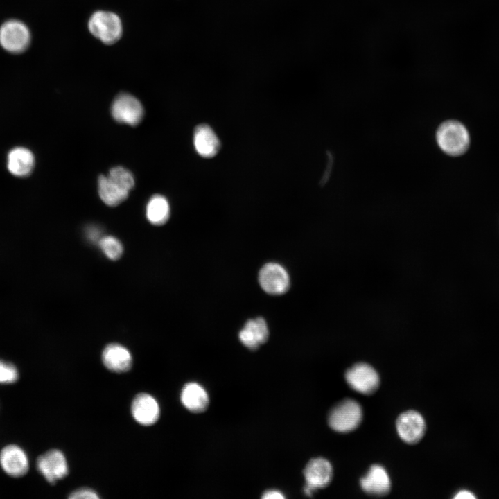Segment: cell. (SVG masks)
Wrapping results in <instances>:
<instances>
[{
  "label": "cell",
  "mask_w": 499,
  "mask_h": 499,
  "mask_svg": "<svg viewBox=\"0 0 499 499\" xmlns=\"http://www.w3.org/2000/svg\"><path fill=\"white\" fill-rule=\"evenodd\" d=\"M18 377L17 369L13 365L0 360V383H13Z\"/></svg>",
  "instance_id": "603a6c76"
},
{
  "label": "cell",
  "mask_w": 499,
  "mask_h": 499,
  "mask_svg": "<svg viewBox=\"0 0 499 499\" xmlns=\"http://www.w3.org/2000/svg\"><path fill=\"white\" fill-rule=\"evenodd\" d=\"M362 490L371 496H383L391 489V482L386 470L380 465H372L360 479Z\"/></svg>",
  "instance_id": "7c38bea8"
},
{
  "label": "cell",
  "mask_w": 499,
  "mask_h": 499,
  "mask_svg": "<svg viewBox=\"0 0 499 499\" xmlns=\"http://www.w3.org/2000/svg\"><path fill=\"white\" fill-rule=\"evenodd\" d=\"M111 112L116 121L130 125H137L143 116L141 103L128 94H121L114 99Z\"/></svg>",
  "instance_id": "8992f818"
},
{
  "label": "cell",
  "mask_w": 499,
  "mask_h": 499,
  "mask_svg": "<svg viewBox=\"0 0 499 499\" xmlns=\"http://www.w3.org/2000/svg\"><path fill=\"white\" fill-rule=\"evenodd\" d=\"M102 360L104 365L114 372L128 371L132 365V358L130 351L119 344H110L103 350Z\"/></svg>",
  "instance_id": "2e32d148"
},
{
  "label": "cell",
  "mask_w": 499,
  "mask_h": 499,
  "mask_svg": "<svg viewBox=\"0 0 499 499\" xmlns=\"http://www.w3.org/2000/svg\"><path fill=\"white\" fill-rule=\"evenodd\" d=\"M69 498L71 499H96L98 498L99 496L94 490L82 488L73 491Z\"/></svg>",
  "instance_id": "cb8c5ba5"
},
{
  "label": "cell",
  "mask_w": 499,
  "mask_h": 499,
  "mask_svg": "<svg viewBox=\"0 0 499 499\" xmlns=\"http://www.w3.org/2000/svg\"><path fill=\"white\" fill-rule=\"evenodd\" d=\"M107 176L129 191L134 187V180L132 174L123 167L112 168Z\"/></svg>",
  "instance_id": "7402d4cb"
},
{
  "label": "cell",
  "mask_w": 499,
  "mask_h": 499,
  "mask_svg": "<svg viewBox=\"0 0 499 499\" xmlns=\"http://www.w3.org/2000/svg\"><path fill=\"white\" fill-rule=\"evenodd\" d=\"M454 498L457 499H474L475 498V496L473 495V493L467 491V490H462L459 491L456 496H455Z\"/></svg>",
  "instance_id": "484cf974"
},
{
  "label": "cell",
  "mask_w": 499,
  "mask_h": 499,
  "mask_svg": "<svg viewBox=\"0 0 499 499\" xmlns=\"http://www.w3.org/2000/svg\"><path fill=\"white\" fill-rule=\"evenodd\" d=\"M88 28L94 37L106 44L115 43L122 35L120 18L108 11L95 12L89 20Z\"/></svg>",
  "instance_id": "3957f363"
},
{
  "label": "cell",
  "mask_w": 499,
  "mask_h": 499,
  "mask_svg": "<svg viewBox=\"0 0 499 499\" xmlns=\"http://www.w3.org/2000/svg\"><path fill=\"white\" fill-rule=\"evenodd\" d=\"M180 399L188 410L195 413L204 411L209 403L207 392L196 383H189L184 386Z\"/></svg>",
  "instance_id": "ac0fdd59"
},
{
  "label": "cell",
  "mask_w": 499,
  "mask_h": 499,
  "mask_svg": "<svg viewBox=\"0 0 499 499\" xmlns=\"http://www.w3.org/2000/svg\"><path fill=\"white\" fill-rule=\"evenodd\" d=\"M306 485L314 491L326 487L333 478V468L331 463L322 457L312 459L307 464L304 471Z\"/></svg>",
  "instance_id": "8fae6325"
},
{
  "label": "cell",
  "mask_w": 499,
  "mask_h": 499,
  "mask_svg": "<svg viewBox=\"0 0 499 499\" xmlns=\"http://www.w3.org/2000/svg\"><path fill=\"white\" fill-rule=\"evenodd\" d=\"M170 216V207L168 200L162 195L152 196L147 204L146 217L155 225L166 223Z\"/></svg>",
  "instance_id": "ffe728a7"
},
{
  "label": "cell",
  "mask_w": 499,
  "mask_h": 499,
  "mask_svg": "<svg viewBox=\"0 0 499 499\" xmlns=\"http://www.w3.org/2000/svg\"><path fill=\"white\" fill-rule=\"evenodd\" d=\"M34 166V155L26 148H13L8 155L7 167L9 172L15 176H28L33 171Z\"/></svg>",
  "instance_id": "e0dca14e"
},
{
  "label": "cell",
  "mask_w": 499,
  "mask_h": 499,
  "mask_svg": "<svg viewBox=\"0 0 499 499\" xmlns=\"http://www.w3.org/2000/svg\"><path fill=\"white\" fill-rule=\"evenodd\" d=\"M396 426L401 439L410 444L419 442L426 428L424 419L415 410L401 413L396 419Z\"/></svg>",
  "instance_id": "ba28073f"
},
{
  "label": "cell",
  "mask_w": 499,
  "mask_h": 499,
  "mask_svg": "<svg viewBox=\"0 0 499 499\" xmlns=\"http://www.w3.org/2000/svg\"><path fill=\"white\" fill-rule=\"evenodd\" d=\"M193 144L198 155L205 158L214 157L220 148L218 137L207 124L198 125L195 128Z\"/></svg>",
  "instance_id": "5bb4252c"
},
{
  "label": "cell",
  "mask_w": 499,
  "mask_h": 499,
  "mask_svg": "<svg viewBox=\"0 0 499 499\" xmlns=\"http://www.w3.org/2000/svg\"><path fill=\"white\" fill-rule=\"evenodd\" d=\"M284 498L285 497L282 493L277 490L267 491L262 496V498L263 499H282Z\"/></svg>",
  "instance_id": "d4e9b609"
},
{
  "label": "cell",
  "mask_w": 499,
  "mask_h": 499,
  "mask_svg": "<svg viewBox=\"0 0 499 499\" xmlns=\"http://www.w3.org/2000/svg\"><path fill=\"white\" fill-rule=\"evenodd\" d=\"M40 473L51 484L64 478L68 473V466L63 453L51 450L40 456L37 460Z\"/></svg>",
  "instance_id": "9c48e42d"
},
{
  "label": "cell",
  "mask_w": 499,
  "mask_h": 499,
  "mask_svg": "<svg viewBox=\"0 0 499 499\" xmlns=\"http://www.w3.org/2000/svg\"><path fill=\"white\" fill-rule=\"evenodd\" d=\"M98 185L101 200L109 206H116L128 196L129 191L107 175H100Z\"/></svg>",
  "instance_id": "d6986e66"
},
{
  "label": "cell",
  "mask_w": 499,
  "mask_h": 499,
  "mask_svg": "<svg viewBox=\"0 0 499 499\" xmlns=\"http://www.w3.org/2000/svg\"><path fill=\"white\" fill-rule=\"evenodd\" d=\"M0 464L10 476L18 478L28 470V459L24 451L16 445H9L0 453Z\"/></svg>",
  "instance_id": "30bf717a"
},
{
  "label": "cell",
  "mask_w": 499,
  "mask_h": 499,
  "mask_svg": "<svg viewBox=\"0 0 499 499\" xmlns=\"http://www.w3.org/2000/svg\"><path fill=\"white\" fill-rule=\"evenodd\" d=\"M30 41L28 28L19 21H8L0 28V44L10 53L24 52L29 46Z\"/></svg>",
  "instance_id": "5b68a950"
},
{
  "label": "cell",
  "mask_w": 499,
  "mask_h": 499,
  "mask_svg": "<svg viewBox=\"0 0 499 499\" xmlns=\"http://www.w3.org/2000/svg\"><path fill=\"white\" fill-rule=\"evenodd\" d=\"M259 281L263 290L271 295L283 294L290 286L287 271L276 263H268L262 267L259 274Z\"/></svg>",
  "instance_id": "52a82bcc"
},
{
  "label": "cell",
  "mask_w": 499,
  "mask_h": 499,
  "mask_svg": "<svg viewBox=\"0 0 499 499\" xmlns=\"http://www.w3.org/2000/svg\"><path fill=\"white\" fill-rule=\"evenodd\" d=\"M362 418L360 404L347 399L337 403L330 411L328 421L330 427L339 432H349L358 427Z\"/></svg>",
  "instance_id": "7a4b0ae2"
},
{
  "label": "cell",
  "mask_w": 499,
  "mask_h": 499,
  "mask_svg": "<svg viewBox=\"0 0 499 499\" xmlns=\"http://www.w3.org/2000/svg\"><path fill=\"white\" fill-rule=\"evenodd\" d=\"M99 245L104 254L112 260L119 259L123 254L121 243L113 236H108L100 238Z\"/></svg>",
  "instance_id": "44dd1931"
},
{
  "label": "cell",
  "mask_w": 499,
  "mask_h": 499,
  "mask_svg": "<svg viewBox=\"0 0 499 499\" xmlns=\"http://www.w3.org/2000/svg\"><path fill=\"white\" fill-rule=\"evenodd\" d=\"M349 386L362 394H372L378 388L380 378L376 371L369 365L359 362L353 365L345 373Z\"/></svg>",
  "instance_id": "277c9868"
},
{
  "label": "cell",
  "mask_w": 499,
  "mask_h": 499,
  "mask_svg": "<svg viewBox=\"0 0 499 499\" xmlns=\"http://www.w3.org/2000/svg\"><path fill=\"white\" fill-rule=\"evenodd\" d=\"M269 335L266 322L262 317L250 319L239 333L240 341L250 349L265 343Z\"/></svg>",
  "instance_id": "9a60e30c"
},
{
  "label": "cell",
  "mask_w": 499,
  "mask_h": 499,
  "mask_svg": "<svg viewBox=\"0 0 499 499\" xmlns=\"http://www.w3.org/2000/svg\"><path fill=\"white\" fill-rule=\"evenodd\" d=\"M131 412L139 423L150 426L155 423L159 417V407L157 401L150 394L141 393L134 399Z\"/></svg>",
  "instance_id": "4fadbf2b"
},
{
  "label": "cell",
  "mask_w": 499,
  "mask_h": 499,
  "mask_svg": "<svg viewBox=\"0 0 499 499\" xmlns=\"http://www.w3.org/2000/svg\"><path fill=\"white\" fill-rule=\"evenodd\" d=\"M436 140L441 150L450 156L463 155L470 145L468 130L456 120H448L441 123L436 132Z\"/></svg>",
  "instance_id": "6da1fadb"
}]
</instances>
